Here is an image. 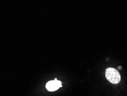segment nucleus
<instances>
[{
	"instance_id": "obj_2",
	"label": "nucleus",
	"mask_w": 127,
	"mask_h": 96,
	"mask_svg": "<svg viewBox=\"0 0 127 96\" xmlns=\"http://www.w3.org/2000/svg\"><path fill=\"white\" fill-rule=\"evenodd\" d=\"M62 87V84L61 82L57 80V78H56L53 81H50L48 82L46 84V88L48 91L54 92L59 89L60 88Z\"/></svg>"
},
{
	"instance_id": "obj_1",
	"label": "nucleus",
	"mask_w": 127,
	"mask_h": 96,
	"mask_svg": "<svg viewBox=\"0 0 127 96\" xmlns=\"http://www.w3.org/2000/svg\"><path fill=\"white\" fill-rule=\"evenodd\" d=\"M106 78L109 82L113 84H117L120 82L121 76L116 69L109 67L105 71Z\"/></svg>"
},
{
	"instance_id": "obj_3",
	"label": "nucleus",
	"mask_w": 127,
	"mask_h": 96,
	"mask_svg": "<svg viewBox=\"0 0 127 96\" xmlns=\"http://www.w3.org/2000/svg\"><path fill=\"white\" fill-rule=\"evenodd\" d=\"M118 69H119V70H120L122 69V67H121V66H119V67H118Z\"/></svg>"
}]
</instances>
